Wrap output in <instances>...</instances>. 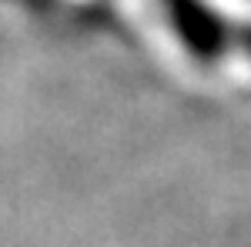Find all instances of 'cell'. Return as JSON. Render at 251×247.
<instances>
[{
  "label": "cell",
  "instance_id": "6da1fadb",
  "mask_svg": "<svg viewBox=\"0 0 251 247\" xmlns=\"http://www.w3.org/2000/svg\"><path fill=\"white\" fill-rule=\"evenodd\" d=\"M245 44H248V50H251V34H248V37H245Z\"/></svg>",
  "mask_w": 251,
  "mask_h": 247
}]
</instances>
